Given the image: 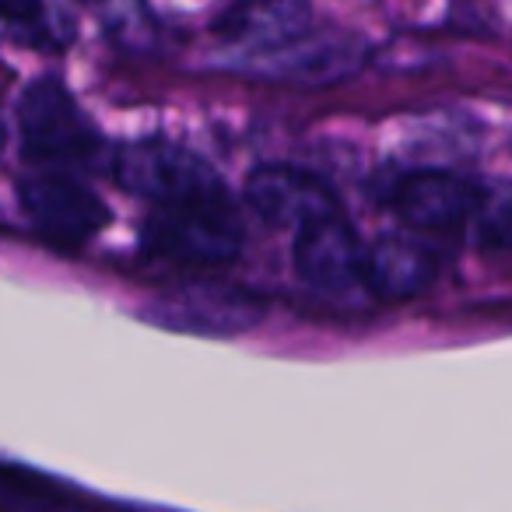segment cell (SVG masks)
Segmentation results:
<instances>
[{"mask_svg":"<svg viewBox=\"0 0 512 512\" xmlns=\"http://www.w3.org/2000/svg\"><path fill=\"white\" fill-rule=\"evenodd\" d=\"M144 239L172 260L225 264L242 246L239 207L225 186L172 200V204H155L144 225Z\"/></svg>","mask_w":512,"mask_h":512,"instance_id":"obj_1","label":"cell"},{"mask_svg":"<svg viewBox=\"0 0 512 512\" xmlns=\"http://www.w3.org/2000/svg\"><path fill=\"white\" fill-rule=\"evenodd\" d=\"M25 155L43 165H81L99 155L102 141L60 81H32L18 99Z\"/></svg>","mask_w":512,"mask_h":512,"instance_id":"obj_2","label":"cell"},{"mask_svg":"<svg viewBox=\"0 0 512 512\" xmlns=\"http://www.w3.org/2000/svg\"><path fill=\"white\" fill-rule=\"evenodd\" d=\"M264 316V302L225 285H183L141 306V320L190 337H239Z\"/></svg>","mask_w":512,"mask_h":512,"instance_id":"obj_3","label":"cell"},{"mask_svg":"<svg viewBox=\"0 0 512 512\" xmlns=\"http://www.w3.org/2000/svg\"><path fill=\"white\" fill-rule=\"evenodd\" d=\"M116 179L123 190L151 200V204H172V200L193 197V193L225 186L221 176L193 151L169 141H137L116 155Z\"/></svg>","mask_w":512,"mask_h":512,"instance_id":"obj_4","label":"cell"},{"mask_svg":"<svg viewBox=\"0 0 512 512\" xmlns=\"http://www.w3.org/2000/svg\"><path fill=\"white\" fill-rule=\"evenodd\" d=\"M18 197L36 232L60 242H81L109 221L99 193L67 172H39V176L22 179Z\"/></svg>","mask_w":512,"mask_h":512,"instance_id":"obj_5","label":"cell"},{"mask_svg":"<svg viewBox=\"0 0 512 512\" xmlns=\"http://www.w3.org/2000/svg\"><path fill=\"white\" fill-rule=\"evenodd\" d=\"M295 267L302 281L323 295H348L355 288H369V246L341 214L302 228L295 239Z\"/></svg>","mask_w":512,"mask_h":512,"instance_id":"obj_6","label":"cell"},{"mask_svg":"<svg viewBox=\"0 0 512 512\" xmlns=\"http://www.w3.org/2000/svg\"><path fill=\"white\" fill-rule=\"evenodd\" d=\"M246 200L264 221L295 228V232H302L313 221L341 214L334 190L320 176L295 169V165H260V169H253L246 179Z\"/></svg>","mask_w":512,"mask_h":512,"instance_id":"obj_7","label":"cell"},{"mask_svg":"<svg viewBox=\"0 0 512 512\" xmlns=\"http://www.w3.org/2000/svg\"><path fill=\"white\" fill-rule=\"evenodd\" d=\"M484 190L474 186L470 179L456 176V172H411V176L397 179L390 193V204L397 214L418 232H453L463 228L467 221L477 218L481 211Z\"/></svg>","mask_w":512,"mask_h":512,"instance_id":"obj_8","label":"cell"},{"mask_svg":"<svg viewBox=\"0 0 512 512\" xmlns=\"http://www.w3.org/2000/svg\"><path fill=\"white\" fill-rule=\"evenodd\" d=\"M313 29V4L309 0H242L214 22L225 43L271 57L288 46L309 39Z\"/></svg>","mask_w":512,"mask_h":512,"instance_id":"obj_9","label":"cell"},{"mask_svg":"<svg viewBox=\"0 0 512 512\" xmlns=\"http://www.w3.org/2000/svg\"><path fill=\"white\" fill-rule=\"evenodd\" d=\"M439 274L435 256L411 235H379L369 246V288L383 299H411Z\"/></svg>","mask_w":512,"mask_h":512,"instance_id":"obj_10","label":"cell"},{"mask_svg":"<svg viewBox=\"0 0 512 512\" xmlns=\"http://www.w3.org/2000/svg\"><path fill=\"white\" fill-rule=\"evenodd\" d=\"M358 46H351L348 39H337V43H316L309 46V53H295V46L281 53H271V60H278V78L302 81V85H323V81H337L344 74L355 71L358 64Z\"/></svg>","mask_w":512,"mask_h":512,"instance_id":"obj_11","label":"cell"},{"mask_svg":"<svg viewBox=\"0 0 512 512\" xmlns=\"http://www.w3.org/2000/svg\"><path fill=\"white\" fill-rule=\"evenodd\" d=\"M85 4H95V0H85Z\"/></svg>","mask_w":512,"mask_h":512,"instance_id":"obj_12","label":"cell"}]
</instances>
